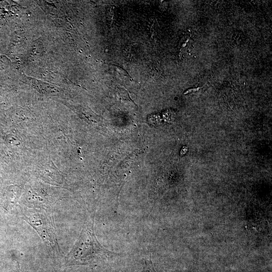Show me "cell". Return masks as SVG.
<instances>
[{"label":"cell","mask_w":272,"mask_h":272,"mask_svg":"<svg viewBox=\"0 0 272 272\" xmlns=\"http://www.w3.org/2000/svg\"><path fill=\"white\" fill-rule=\"evenodd\" d=\"M94 218L87 220L80 235L66 255L69 265H97L107 262L121 254L108 250L97 239L94 228Z\"/></svg>","instance_id":"1"},{"label":"cell","mask_w":272,"mask_h":272,"mask_svg":"<svg viewBox=\"0 0 272 272\" xmlns=\"http://www.w3.org/2000/svg\"><path fill=\"white\" fill-rule=\"evenodd\" d=\"M23 219L38 234L51 252L61 255L53 217L45 208H23Z\"/></svg>","instance_id":"2"},{"label":"cell","mask_w":272,"mask_h":272,"mask_svg":"<svg viewBox=\"0 0 272 272\" xmlns=\"http://www.w3.org/2000/svg\"><path fill=\"white\" fill-rule=\"evenodd\" d=\"M140 272H157L154 266L151 256L144 259L143 269Z\"/></svg>","instance_id":"3"},{"label":"cell","mask_w":272,"mask_h":272,"mask_svg":"<svg viewBox=\"0 0 272 272\" xmlns=\"http://www.w3.org/2000/svg\"><path fill=\"white\" fill-rule=\"evenodd\" d=\"M16 272H20L19 267H18V269Z\"/></svg>","instance_id":"4"}]
</instances>
